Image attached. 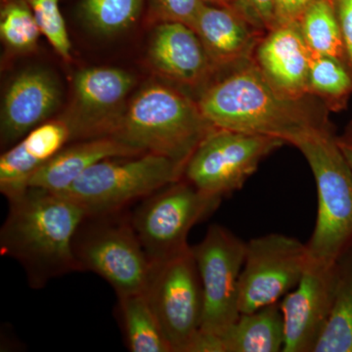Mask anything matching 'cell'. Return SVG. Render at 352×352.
Returning a JSON list of instances; mask_svg holds the SVG:
<instances>
[{
	"mask_svg": "<svg viewBox=\"0 0 352 352\" xmlns=\"http://www.w3.org/2000/svg\"><path fill=\"white\" fill-rule=\"evenodd\" d=\"M203 1L208 6L233 9L235 0H203Z\"/></svg>",
	"mask_w": 352,
	"mask_h": 352,
	"instance_id": "cell-33",
	"label": "cell"
},
{
	"mask_svg": "<svg viewBox=\"0 0 352 352\" xmlns=\"http://www.w3.org/2000/svg\"><path fill=\"white\" fill-rule=\"evenodd\" d=\"M133 85V76L124 69L94 67L78 71L74 76L71 108L63 117L76 140L112 136Z\"/></svg>",
	"mask_w": 352,
	"mask_h": 352,
	"instance_id": "cell-13",
	"label": "cell"
},
{
	"mask_svg": "<svg viewBox=\"0 0 352 352\" xmlns=\"http://www.w3.org/2000/svg\"><path fill=\"white\" fill-rule=\"evenodd\" d=\"M76 138L66 120L39 124L0 157V192L7 200L30 187L32 175Z\"/></svg>",
	"mask_w": 352,
	"mask_h": 352,
	"instance_id": "cell-17",
	"label": "cell"
},
{
	"mask_svg": "<svg viewBox=\"0 0 352 352\" xmlns=\"http://www.w3.org/2000/svg\"><path fill=\"white\" fill-rule=\"evenodd\" d=\"M222 199L180 179L141 200L131 222L152 265L188 249L190 230L214 214Z\"/></svg>",
	"mask_w": 352,
	"mask_h": 352,
	"instance_id": "cell-7",
	"label": "cell"
},
{
	"mask_svg": "<svg viewBox=\"0 0 352 352\" xmlns=\"http://www.w3.org/2000/svg\"><path fill=\"white\" fill-rule=\"evenodd\" d=\"M197 103L217 129L271 136L286 144L309 127L327 124L305 99L289 98L273 87L254 60L210 83Z\"/></svg>",
	"mask_w": 352,
	"mask_h": 352,
	"instance_id": "cell-2",
	"label": "cell"
},
{
	"mask_svg": "<svg viewBox=\"0 0 352 352\" xmlns=\"http://www.w3.org/2000/svg\"><path fill=\"white\" fill-rule=\"evenodd\" d=\"M217 127L197 101L178 88L150 82L134 95L113 127L112 136L145 153L182 164Z\"/></svg>",
	"mask_w": 352,
	"mask_h": 352,
	"instance_id": "cell-3",
	"label": "cell"
},
{
	"mask_svg": "<svg viewBox=\"0 0 352 352\" xmlns=\"http://www.w3.org/2000/svg\"><path fill=\"white\" fill-rule=\"evenodd\" d=\"M31 7L41 34L50 41L58 55L65 62H71L72 45L60 0H25Z\"/></svg>",
	"mask_w": 352,
	"mask_h": 352,
	"instance_id": "cell-27",
	"label": "cell"
},
{
	"mask_svg": "<svg viewBox=\"0 0 352 352\" xmlns=\"http://www.w3.org/2000/svg\"><path fill=\"white\" fill-rule=\"evenodd\" d=\"M193 30L217 71L235 69L252 61L264 36L233 9L206 3Z\"/></svg>",
	"mask_w": 352,
	"mask_h": 352,
	"instance_id": "cell-18",
	"label": "cell"
},
{
	"mask_svg": "<svg viewBox=\"0 0 352 352\" xmlns=\"http://www.w3.org/2000/svg\"><path fill=\"white\" fill-rule=\"evenodd\" d=\"M298 23L312 54L336 58L344 63L347 56L335 0H316Z\"/></svg>",
	"mask_w": 352,
	"mask_h": 352,
	"instance_id": "cell-23",
	"label": "cell"
},
{
	"mask_svg": "<svg viewBox=\"0 0 352 352\" xmlns=\"http://www.w3.org/2000/svg\"><path fill=\"white\" fill-rule=\"evenodd\" d=\"M311 52L298 23L279 25L266 32L254 51V62L285 96L302 100L308 94Z\"/></svg>",
	"mask_w": 352,
	"mask_h": 352,
	"instance_id": "cell-16",
	"label": "cell"
},
{
	"mask_svg": "<svg viewBox=\"0 0 352 352\" xmlns=\"http://www.w3.org/2000/svg\"><path fill=\"white\" fill-rule=\"evenodd\" d=\"M221 338L223 352H280L285 344L280 302L251 314H241Z\"/></svg>",
	"mask_w": 352,
	"mask_h": 352,
	"instance_id": "cell-20",
	"label": "cell"
},
{
	"mask_svg": "<svg viewBox=\"0 0 352 352\" xmlns=\"http://www.w3.org/2000/svg\"><path fill=\"white\" fill-rule=\"evenodd\" d=\"M61 98V88L50 72L30 69L16 76L2 103V145L11 147L45 122L59 107Z\"/></svg>",
	"mask_w": 352,
	"mask_h": 352,
	"instance_id": "cell-14",
	"label": "cell"
},
{
	"mask_svg": "<svg viewBox=\"0 0 352 352\" xmlns=\"http://www.w3.org/2000/svg\"><path fill=\"white\" fill-rule=\"evenodd\" d=\"M285 144L279 138L217 127L189 157L183 178L223 198L242 189L261 162Z\"/></svg>",
	"mask_w": 352,
	"mask_h": 352,
	"instance_id": "cell-8",
	"label": "cell"
},
{
	"mask_svg": "<svg viewBox=\"0 0 352 352\" xmlns=\"http://www.w3.org/2000/svg\"><path fill=\"white\" fill-rule=\"evenodd\" d=\"M8 201L0 251L24 267L30 286L43 288L50 280L78 271L74 239L87 214L76 201L36 187Z\"/></svg>",
	"mask_w": 352,
	"mask_h": 352,
	"instance_id": "cell-1",
	"label": "cell"
},
{
	"mask_svg": "<svg viewBox=\"0 0 352 352\" xmlns=\"http://www.w3.org/2000/svg\"><path fill=\"white\" fill-rule=\"evenodd\" d=\"M148 60L160 76L182 87H201L217 72L198 34L180 23L155 25Z\"/></svg>",
	"mask_w": 352,
	"mask_h": 352,
	"instance_id": "cell-15",
	"label": "cell"
},
{
	"mask_svg": "<svg viewBox=\"0 0 352 352\" xmlns=\"http://www.w3.org/2000/svg\"><path fill=\"white\" fill-rule=\"evenodd\" d=\"M336 282L335 263L309 258L300 283L280 302L283 352H315L332 314Z\"/></svg>",
	"mask_w": 352,
	"mask_h": 352,
	"instance_id": "cell-12",
	"label": "cell"
},
{
	"mask_svg": "<svg viewBox=\"0 0 352 352\" xmlns=\"http://www.w3.org/2000/svg\"><path fill=\"white\" fill-rule=\"evenodd\" d=\"M118 298V316L129 351L173 352L145 293Z\"/></svg>",
	"mask_w": 352,
	"mask_h": 352,
	"instance_id": "cell-21",
	"label": "cell"
},
{
	"mask_svg": "<svg viewBox=\"0 0 352 352\" xmlns=\"http://www.w3.org/2000/svg\"><path fill=\"white\" fill-rule=\"evenodd\" d=\"M173 352H186L201 330L204 298L192 247L154 264L144 292Z\"/></svg>",
	"mask_w": 352,
	"mask_h": 352,
	"instance_id": "cell-10",
	"label": "cell"
},
{
	"mask_svg": "<svg viewBox=\"0 0 352 352\" xmlns=\"http://www.w3.org/2000/svg\"><path fill=\"white\" fill-rule=\"evenodd\" d=\"M247 243L226 227H208L192 247L203 289L201 330L221 336L239 318V281Z\"/></svg>",
	"mask_w": 352,
	"mask_h": 352,
	"instance_id": "cell-9",
	"label": "cell"
},
{
	"mask_svg": "<svg viewBox=\"0 0 352 352\" xmlns=\"http://www.w3.org/2000/svg\"><path fill=\"white\" fill-rule=\"evenodd\" d=\"M142 9L143 0H82L80 12L92 31L110 36L135 24Z\"/></svg>",
	"mask_w": 352,
	"mask_h": 352,
	"instance_id": "cell-25",
	"label": "cell"
},
{
	"mask_svg": "<svg viewBox=\"0 0 352 352\" xmlns=\"http://www.w3.org/2000/svg\"><path fill=\"white\" fill-rule=\"evenodd\" d=\"M41 34L25 0H1L0 38L11 54H28L36 50Z\"/></svg>",
	"mask_w": 352,
	"mask_h": 352,
	"instance_id": "cell-24",
	"label": "cell"
},
{
	"mask_svg": "<svg viewBox=\"0 0 352 352\" xmlns=\"http://www.w3.org/2000/svg\"><path fill=\"white\" fill-rule=\"evenodd\" d=\"M204 6L203 0H148L146 20L153 25L180 23L193 29Z\"/></svg>",
	"mask_w": 352,
	"mask_h": 352,
	"instance_id": "cell-28",
	"label": "cell"
},
{
	"mask_svg": "<svg viewBox=\"0 0 352 352\" xmlns=\"http://www.w3.org/2000/svg\"><path fill=\"white\" fill-rule=\"evenodd\" d=\"M184 168L153 153L110 157L88 168L61 195L76 201L87 215L118 212L182 179Z\"/></svg>",
	"mask_w": 352,
	"mask_h": 352,
	"instance_id": "cell-6",
	"label": "cell"
},
{
	"mask_svg": "<svg viewBox=\"0 0 352 352\" xmlns=\"http://www.w3.org/2000/svg\"><path fill=\"white\" fill-rule=\"evenodd\" d=\"M337 141L352 168V126L342 136L337 138Z\"/></svg>",
	"mask_w": 352,
	"mask_h": 352,
	"instance_id": "cell-32",
	"label": "cell"
},
{
	"mask_svg": "<svg viewBox=\"0 0 352 352\" xmlns=\"http://www.w3.org/2000/svg\"><path fill=\"white\" fill-rule=\"evenodd\" d=\"M335 266L333 311L315 352H352V241L340 252Z\"/></svg>",
	"mask_w": 352,
	"mask_h": 352,
	"instance_id": "cell-22",
	"label": "cell"
},
{
	"mask_svg": "<svg viewBox=\"0 0 352 352\" xmlns=\"http://www.w3.org/2000/svg\"><path fill=\"white\" fill-rule=\"evenodd\" d=\"M307 244L272 233L247 243L239 281L241 314H251L279 302L300 283L307 270Z\"/></svg>",
	"mask_w": 352,
	"mask_h": 352,
	"instance_id": "cell-11",
	"label": "cell"
},
{
	"mask_svg": "<svg viewBox=\"0 0 352 352\" xmlns=\"http://www.w3.org/2000/svg\"><path fill=\"white\" fill-rule=\"evenodd\" d=\"M347 59L352 65V0H335Z\"/></svg>",
	"mask_w": 352,
	"mask_h": 352,
	"instance_id": "cell-31",
	"label": "cell"
},
{
	"mask_svg": "<svg viewBox=\"0 0 352 352\" xmlns=\"http://www.w3.org/2000/svg\"><path fill=\"white\" fill-rule=\"evenodd\" d=\"M289 145L305 157L316 183L318 208L307 243L309 258L335 263L352 241V168L327 124L309 127Z\"/></svg>",
	"mask_w": 352,
	"mask_h": 352,
	"instance_id": "cell-4",
	"label": "cell"
},
{
	"mask_svg": "<svg viewBox=\"0 0 352 352\" xmlns=\"http://www.w3.org/2000/svg\"><path fill=\"white\" fill-rule=\"evenodd\" d=\"M307 88L308 94L316 95L335 106L351 94L352 78L344 62L311 53Z\"/></svg>",
	"mask_w": 352,
	"mask_h": 352,
	"instance_id": "cell-26",
	"label": "cell"
},
{
	"mask_svg": "<svg viewBox=\"0 0 352 352\" xmlns=\"http://www.w3.org/2000/svg\"><path fill=\"white\" fill-rule=\"evenodd\" d=\"M143 153L113 136L76 141L44 164L32 175L30 187L62 194L95 164L110 157L136 156Z\"/></svg>",
	"mask_w": 352,
	"mask_h": 352,
	"instance_id": "cell-19",
	"label": "cell"
},
{
	"mask_svg": "<svg viewBox=\"0 0 352 352\" xmlns=\"http://www.w3.org/2000/svg\"><path fill=\"white\" fill-rule=\"evenodd\" d=\"M316 0H275L276 27L298 23L305 10Z\"/></svg>",
	"mask_w": 352,
	"mask_h": 352,
	"instance_id": "cell-30",
	"label": "cell"
},
{
	"mask_svg": "<svg viewBox=\"0 0 352 352\" xmlns=\"http://www.w3.org/2000/svg\"><path fill=\"white\" fill-rule=\"evenodd\" d=\"M78 271L103 278L118 296L144 293L152 263L126 210L87 215L73 245Z\"/></svg>",
	"mask_w": 352,
	"mask_h": 352,
	"instance_id": "cell-5",
	"label": "cell"
},
{
	"mask_svg": "<svg viewBox=\"0 0 352 352\" xmlns=\"http://www.w3.org/2000/svg\"><path fill=\"white\" fill-rule=\"evenodd\" d=\"M233 10L261 34L276 27L275 0H235Z\"/></svg>",
	"mask_w": 352,
	"mask_h": 352,
	"instance_id": "cell-29",
	"label": "cell"
}]
</instances>
